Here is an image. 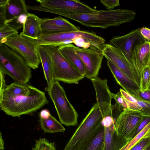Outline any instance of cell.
Returning a JSON list of instances; mask_svg holds the SVG:
<instances>
[{
    "label": "cell",
    "instance_id": "ba28073f",
    "mask_svg": "<svg viewBox=\"0 0 150 150\" xmlns=\"http://www.w3.org/2000/svg\"><path fill=\"white\" fill-rule=\"evenodd\" d=\"M78 38H82L86 42L89 43L90 48L101 52L105 44V39L95 33L80 30L45 35L43 37L42 41L45 45L58 47L71 44L72 40Z\"/></svg>",
    "mask_w": 150,
    "mask_h": 150
},
{
    "label": "cell",
    "instance_id": "52a82bcc",
    "mask_svg": "<svg viewBox=\"0 0 150 150\" xmlns=\"http://www.w3.org/2000/svg\"><path fill=\"white\" fill-rule=\"evenodd\" d=\"M48 93L61 124L67 126L76 125L78 114L68 100L65 91L59 81H54Z\"/></svg>",
    "mask_w": 150,
    "mask_h": 150
},
{
    "label": "cell",
    "instance_id": "836d02e7",
    "mask_svg": "<svg viewBox=\"0 0 150 150\" xmlns=\"http://www.w3.org/2000/svg\"><path fill=\"white\" fill-rule=\"evenodd\" d=\"M150 122V116H144L143 118L136 129L133 136V138L142 131L148 125Z\"/></svg>",
    "mask_w": 150,
    "mask_h": 150
},
{
    "label": "cell",
    "instance_id": "8d00e7d4",
    "mask_svg": "<svg viewBox=\"0 0 150 150\" xmlns=\"http://www.w3.org/2000/svg\"><path fill=\"white\" fill-rule=\"evenodd\" d=\"M51 115L49 111L47 109L42 110L40 113V117L43 119L48 118Z\"/></svg>",
    "mask_w": 150,
    "mask_h": 150
},
{
    "label": "cell",
    "instance_id": "603a6c76",
    "mask_svg": "<svg viewBox=\"0 0 150 150\" xmlns=\"http://www.w3.org/2000/svg\"><path fill=\"white\" fill-rule=\"evenodd\" d=\"M40 123L45 133L64 132L65 128L57 119L51 115L46 119L40 117Z\"/></svg>",
    "mask_w": 150,
    "mask_h": 150
},
{
    "label": "cell",
    "instance_id": "7c38bea8",
    "mask_svg": "<svg viewBox=\"0 0 150 150\" xmlns=\"http://www.w3.org/2000/svg\"><path fill=\"white\" fill-rule=\"evenodd\" d=\"M74 50L86 67L85 77L91 79L97 77L104 57L101 52L91 48H80L76 46Z\"/></svg>",
    "mask_w": 150,
    "mask_h": 150
},
{
    "label": "cell",
    "instance_id": "d6986e66",
    "mask_svg": "<svg viewBox=\"0 0 150 150\" xmlns=\"http://www.w3.org/2000/svg\"><path fill=\"white\" fill-rule=\"evenodd\" d=\"M38 50L44 75L47 83V86L45 88V91L48 92L54 81L52 60L51 57L44 45H38Z\"/></svg>",
    "mask_w": 150,
    "mask_h": 150
},
{
    "label": "cell",
    "instance_id": "d6a6232c",
    "mask_svg": "<svg viewBox=\"0 0 150 150\" xmlns=\"http://www.w3.org/2000/svg\"><path fill=\"white\" fill-rule=\"evenodd\" d=\"M100 2L108 10H112L120 5L119 0H101Z\"/></svg>",
    "mask_w": 150,
    "mask_h": 150
},
{
    "label": "cell",
    "instance_id": "8992f818",
    "mask_svg": "<svg viewBox=\"0 0 150 150\" xmlns=\"http://www.w3.org/2000/svg\"><path fill=\"white\" fill-rule=\"evenodd\" d=\"M43 45L51 58L54 80L76 83L85 77L60 53L58 47Z\"/></svg>",
    "mask_w": 150,
    "mask_h": 150
},
{
    "label": "cell",
    "instance_id": "d4e9b609",
    "mask_svg": "<svg viewBox=\"0 0 150 150\" xmlns=\"http://www.w3.org/2000/svg\"><path fill=\"white\" fill-rule=\"evenodd\" d=\"M140 75V91L144 92L150 90V69L148 65L142 70Z\"/></svg>",
    "mask_w": 150,
    "mask_h": 150
},
{
    "label": "cell",
    "instance_id": "ffe728a7",
    "mask_svg": "<svg viewBox=\"0 0 150 150\" xmlns=\"http://www.w3.org/2000/svg\"><path fill=\"white\" fill-rule=\"evenodd\" d=\"M75 46L72 44H69L59 46L58 48L63 56L84 76L86 68L82 60L76 53Z\"/></svg>",
    "mask_w": 150,
    "mask_h": 150
},
{
    "label": "cell",
    "instance_id": "ab89813d",
    "mask_svg": "<svg viewBox=\"0 0 150 150\" xmlns=\"http://www.w3.org/2000/svg\"><path fill=\"white\" fill-rule=\"evenodd\" d=\"M148 65L149 66V69H150V60L149 61V64H148Z\"/></svg>",
    "mask_w": 150,
    "mask_h": 150
},
{
    "label": "cell",
    "instance_id": "7a4b0ae2",
    "mask_svg": "<svg viewBox=\"0 0 150 150\" xmlns=\"http://www.w3.org/2000/svg\"><path fill=\"white\" fill-rule=\"evenodd\" d=\"M48 102L44 92L28 84L17 94L12 95L0 90L1 109L13 117L35 112Z\"/></svg>",
    "mask_w": 150,
    "mask_h": 150
},
{
    "label": "cell",
    "instance_id": "7402d4cb",
    "mask_svg": "<svg viewBox=\"0 0 150 150\" xmlns=\"http://www.w3.org/2000/svg\"><path fill=\"white\" fill-rule=\"evenodd\" d=\"M119 91L128 109L141 112L144 116H150V103L136 99L121 88Z\"/></svg>",
    "mask_w": 150,
    "mask_h": 150
},
{
    "label": "cell",
    "instance_id": "8fae6325",
    "mask_svg": "<svg viewBox=\"0 0 150 150\" xmlns=\"http://www.w3.org/2000/svg\"><path fill=\"white\" fill-rule=\"evenodd\" d=\"M101 52L107 60L113 63L140 87V74L119 50L111 44L107 43L105 44Z\"/></svg>",
    "mask_w": 150,
    "mask_h": 150
},
{
    "label": "cell",
    "instance_id": "9c48e42d",
    "mask_svg": "<svg viewBox=\"0 0 150 150\" xmlns=\"http://www.w3.org/2000/svg\"><path fill=\"white\" fill-rule=\"evenodd\" d=\"M4 44L18 53L31 68H38L41 61L35 40L17 33L8 38Z\"/></svg>",
    "mask_w": 150,
    "mask_h": 150
},
{
    "label": "cell",
    "instance_id": "5b68a950",
    "mask_svg": "<svg viewBox=\"0 0 150 150\" xmlns=\"http://www.w3.org/2000/svg\"><path fill=\"white\" fill-rule=\"evenodd\" d=\"M39 4L28 6V10L48 12L65 17L97 11L79 0H37Z\"/></svg>",
    "mask_w": 150,
    "mask_h": 150
},
{
    "label": "cell",
    "instance_id": "f1b7e54d",
    "mask_svg": "<svg viewBox=\"0 0 150 150\" xmlns=\"http://www.w3.org/2000/svg\"><path fill=\"white\" fill-rule=\"evenodd\" d=\"M28 14H23L20 15L16 19L8 24L17 30L23 28L27 18Z\"/></svg>",
    "mask_w": 150,
    "mask_h": 150
},
{
    "label": "cell",
    "instance_id": "4dcf8cb0",
    "mask_svg": "<svg viewBox=\"0 0 150 150\" xmlns=\"http://www.w3.org/2000/svg\"><path fill=\"white\" fill-rule=\"evenodd\" d=\"M132 96L137 100L150 103V90L144 92L139 90L135 93Z\"/></svg>",
    "mask_w": 150,
    "mask_h": 150
},
{
    "label": "cell",
    "instance_id": "277c9868",
    "mask_svg": "<svg viewBox=\"0 0 150 150\" xmlns=\"http://www.w3.org/2000/svg\"><path fill=\"white\" fill-rule=\"evenodd\" d=\"M0 69L18 83H28L32 76L31 68L23 59L4 44H0Z\"/></svg>",
    "mask_w": 150,
    "mask_h": 150
},
{
    "label": "cell",
    "instance_id": "83f0119b",
    "mask_svg": "<svg viewBox=\"0 0 150 150\" xmlns=\"http://www.w3.org/2000/svg\"><path fill=\"white\" fill-rule=\"evenodd\" d=\"M18 33V30L8 24L0 26V40L6 39Z\"/></svg>",
    "mask_w": 150,
    "mask_h": 150
},
{
    "label": "cell",
    "instance_id": "e575fe53",
    "mask_svg": "<svg viewBox=\"0 0 150 150\" xmlns=\"http://www.w3.org/2000/svg\"><path fill=\"white\" fill-rule=\"evenodd\" d=\"M6 5H0V26L4 23L6 20Z\"/></svg>",
    "mask_w": 150,
    "mask_h": 150
},
{
    "label": "cell",
    "instance_id": "30bf717a",
    "mask_svg": "<svg viewBox=\"0 0 150 150\" xmlns=\"http://www.w3.org/2000/svg\"><path fill=\"white\" fill-rule=\"evenodd\" d=\"M144 116L139 111L126 109L116 120L115 126L117 134L127 140L133 138L136 129Z\"/></svg>",
    "mask_w": 150,
    "mask_h": 150
},
{
    "label": "cell",
    "instance_id": "cb8c5ba5",
    "mask_svg": "<svg viewBox=\"0 0 150 150\" xmlns=\"http://www.w3.org/2000/svg\"><path fill=\"white\" fill-rule=\"evenodd\" d=\"M105 138V128L103 125L96 137L82 150H103Z\"/></svg>",
    "mask_w": 150,
    "mask_h": 150
},
{
    "label": "cell",
    "instance_id": "ac0fdd59",
    "mask_svg": "<svg viewBox=\"0 0 150 150\" xmlns=\"http://www.w3.org/2000/svg\"><path fill=\"white\" fill-rule=\"evenodd\" d=\"M41 18L35 14L28 13L26 21L20 35L34 40H37L42 35Z\"/></svg>",
    "mask_w": 150,
    "mask_h": 150
},
{
    "label": "cell",
    "instance_id": "6da1fadb",
    "mask_svg": "<svg viewBox=\"0 0 150 150\" xmlns=\"http://www.w3.org/2000/svg\"><path fill=\"white\" fill-rule=\"evenodd\" d=\"M111 103L100 98L84 118L64 150H82L94 138L103 126L104 117L112 108Z\"/></svg>",
    "mask_w": 150,
    "mask_h": 150
},
{
    "label": "cell",
    "instance_id": "74e56055",
    "mask_svg": "<svg viewBox=\"0 0 150 150\" xmlns=\"http://www.w3.org/2000/svg\"><path fill=\"white\" fill-rule=\"evenodd\" d=\"M4 143L3 139L2 133L0 132V150H4Z\"/></svg>",
    "mask_w": 150,
    "mask_h": 150
},
{
    "label": "cell",
    "instance_id": "1f68e13d",
    "mask_svg": "<svg viewBox=\"0 0 150 150\" xmlns=\"http://www.w3.org/2000/svg\"><path fill=\"white\" fill-rule=\"evenodd\" d=\"M150 144V137L141 139L129 150H143Z\"/></svg>",
    "mask_w": 150,
    "mask_h": 150
},
{
    "label": "cell",
    "instance_id": "f546056e",
    "mask_svg": "<svg viewBox=\"0 0 150 150\" xmlns=\"http://www.w3.org/2000/svg\"><path fill=\"white\" fill-rule=\"evenodd\" d=\"M112 98L115 100V104L119 107L122 112L128 109L127 104L122 96L120 91L116 94L112 93Z\"/></svg>",
    "mask_w": 150,
    "mask_h": 150
},
{
    "label": "cell",
    "instance_id": "484cf974",
    "mask_svg": "<svg viewBox=\"0 0 150 150\" xmlns=\"http://www.w3.org/2000/svg\"><path fill=\"white\" fill-rule=\"evenodd\" d=\"M148 137H150V122L142 131L126 145V150H129L141 139Z\"/></svg>",
    "mask_w": 150,
    "mask_h": 150
},
{
    "label": "cell",
    "instance_id": "44dd1931",
    "mask_svg": "<svg viewBox=\"0 0 150 150\" xmlns=\"http://www.w3.org/2000/svg\"><path fill=\"white\" fill-rule=\"evenodd\" d=\"M27 6L24 0H9L6 6L4 23L9 24L21 15L28 14Z\"/></svg>",
    "mask_w": 150,
    "mask_h": 150
},
{
    "label": "cell",
    "instance_id": "f35d334b",
    "mask_svg": "<svg viewBox=\"0 0 150 150\" xmlns=\"http://www.w3.org/2000/svg\"><path fill=\"white\" fill-rule=\"evenodd\" d=\"M143 150H150V144L147 146Z\"/></svg>",
    "mask_w": 150,
    "mask_h": 150
},
{
    "label": "cell",
    "instance_id": "4fadbf2b",
    "mask_svg": "<svg viewBox=\"0 0 150 150\" xmlns=\"http://www.w3.org/2000/svg\"><path fill=\"white\" fill-rule=\"evenodd\" d=\"M146 40L141 34L139 28H138L125 35L113 37L110 42V44L123 54L128 62L136 69L132 60V50L136 45Z\"/></svg>",
    "mask_w": 150,
    "mask_h": 150
},
{
    "label": "cell",
    "instance_id": "3957f363",
    "mask_svg": "<svg viewBox=\"0 0 150 150\" xmlns=\"http://www.w3.org/2000/svg\"><path fill=\"white\" fill-rule=\"evenodd\" d=\"M136 15L133 10L117 9L97 10L86 13L67 15L65 17L85 26L105 29L131 22L134 19Z\"/></svg>",
    "mask_w": 150,
    "mask_h": 150
},
{
    "label": "cell",
    "instance_id": "9a60e30c",
    "mask_svg": "<svg viewBox=\"0 0 150 150\" xmlns=\"http://www.w3.org/2000/svg\"><path fill=\"white\" fill-rule=\"evenodd\" d=\"M41 26L42 35L80 30L79 28L60 16L41 18Z\"/></svg>",
    "mask_w": 150,
    "mask_h": 150
},
{
    "label": "cell",
    "instance_id": "d590c367",
    "mask_svg": "<svg viewBox=\"0 0 150 150\" xmlns=\"http://www.w3.org/2000/svg\"><path fill=\"white\" fill-rule=\"evenodd\" d=\"M141 34L146 40L150 42V29L145 27L139 28Z\"/></svg>",
    "mask_w": 150,
    "mask_h": 150
},
{
    "label": "cell",
    "instance_id": "5bb4252c",
    "mask_svg": "<svg viewBox=\"0 0 150 150\" xmlns=\"http://www.w3.org/2000/svg\"><path fill=\"white\" fill-rule=\"evenodd\" d=\"M102 124L104 127L105 133L103 150H120L130 141L117 134L115 121L111 117H105Z\"/></svg>",
    "mask_w": 150,
    "mask_h": 150
},
{
    "label": "cell",
    "instance_id": "4316f807",
    "mask_svg": "<svg viewBox=\"0 0 150 150\" xmlns=\"http://www.w3.org/2000/svg\"><path fill=\"white\" fill-rule=\"evenodd\" d=\"M32 150H57L54 143L45 138H40L36 141Z\"/></svg>",
    "mask_w": 150,
    "mask_h": 150
},
{
    "label": "cell",
    "instance_id": "e0dca14e",
    "mask_svg": "<svg viewBox=\"0 0 150 150\" xmlns=\"http://www.w3.org/2000/svg\"><path fill=\"white\" fill-rule=\"evenodd\" d=\"M132 60L139 73L150 60V42L146 40L136 45L132 52Z\"/></svg>",
    "mask_w": 150,
    "mask_h": 150
},
{
    "label": "cell",
    "instance_id": "2e32d148",
    "mask_svg": "<svg viewBox=\"0 0 150 150\" xmlns=\"http://www.w3.org/2000/svg\"><path fill=\"white\" fill-rule=\"evenodd\" d=\"M107 63L117 83L125 91L132 96L135 93L140 90L138 85L113 63L107 60Z\"/></svg>",
    "mask_w": 150,
    "mask_h": 150
}]
</instances>
